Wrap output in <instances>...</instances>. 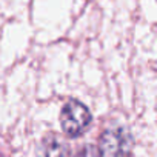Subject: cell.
Instances as JSON below:
<instances>
[{
  "instance_id": "obj_1",
  "label": "cell",
  "mask_w": 157,
  "mask_h": 157,
  "mask_svg": "<svg viewBox=\"0 0 157 157\" xmlns=\"http://www.w3.org/2000/svg\"><path fill=\"white\" fill-rule=\"evenodd\" d=\"M91 111L75 99L68 100L60 111V125L68 137H78L91 125Z\"/></svg>"
},
{
  "instance_id": "obj_2",
  "label": "cell",
  "mask_w": 157,
  "mask_h": 157,
  "mask_svg": "<svg viewBox=\"0 0 157 157\" xmlns=\"http://www.w3.org/2000/svg\"><path fill=\"white\" fill-rule=\"evenodd\" d=\"M132 136L123 126L109 128L99 139V157H129L132 152Z\"/></svg>"
},
{
  "instance_id": "obj_3",
  "label": "cell",
  "mask_w": 157,
  "mask_h": 157,
  "mask_svg": "<svg viewBox=\"0 0 157 157\" xmlns=\"http://www.w3.org/2000/svg\"><path fill=\"white\" fill-rule=\"evenodd\" d=\"M42 157H69V149L56 136H48L42 143Z\"/></svg>"
},
{
  "instance_id": "obj_4",
  "label": "cell",
  "mask_w": 157,
  "mask_h": 157,
  "mask_svg": "<svg viewBox=\"0 0 157 157\" xmlns=\"http://www.w3.org/2000/svg\"><path fill=\"white\" fill-rule=\"evenodd\" d=\"M80 157H99V152L96 151V148L93 145H86L80 151Z\"/></svg>"
}]
</instances>
